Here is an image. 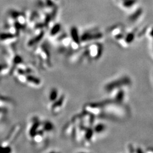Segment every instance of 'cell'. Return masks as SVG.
Wrapping results in <instances>:
<instances>
[{"instance_id":"8992f818","label":"cell","mask_w":153,"mask_h":153,"mask_svg":"<svg viewBox=\"0 0 153 153\" xmlns=\"http://www.w3.org/2000/svg\"><path fill=\"white\" fill-rule=\"evenodd\" d=\"M60 97L59 92L56 88H53L51 90L48 95V101L51 104L55 102Z\"/></svg>"},{"instance_id":"7a4b0ae2","label":"cell","mask_w":153,"mask_h":153,"mask_svg":"<svg viewBox=\"0 0 153 153\" xmlns=\"http://www.w3.org/2000/svg\"><path fill=\"white\" fill-rule=\"evenodd\" d=\"M88 55L91 59H99L102 55V47L99 44H93L90 45L89 47L86 50Z\"/></svg>"},{"instance_id":"5b68a950","label":"cell","mask_w":153,"mask_h":153,"mask_svg":"<svg viewBox=\"0 0 153 153\" xmlns=\"http://www.w3.org/2000/svg\"><path fill=\"white\" fill-rule=\"evenodd\" d=\"M113 92H115V94L114 95V100L117 103H120L121 104L123 102H124V101L125 100V92L124 91V90L121 89H119L116 90Z\"/></svg>"},{"instance_id":"9c48e42d","label":"cell","mask_w":153,"mask_h":153,"mask_svg":"<svg viewBox=\"0 0 153 153\" xmlns=\"http://www.w3.org/2000/svg\"><path fill=\"white\" fill-rule=\"evenodd\" d=\"M134 34L133 33L131 32V33L129 34L128 35L127 38H125V43L127 44V45L132 43L133 40H134Z\"/></svg>"},{"instance_id":"52a82bcc","label":"cell","mask_w":153,"mask_h":153,"mask_svg":"<svg viewBox=\"0 0 153 153\" xmlns=\"http://www.w3.org/2000/svg\"><path fill=\"white\" fill-rule=\"evenodd\" d=\"M41 129L45 133H50L54 129L53 124L49 121H41Z\"/></svg>"},{"instance_id":"6da1fadb","label":"cell","mask_w":153,"mask_h":153,"mask_svg":"<svg viewBox=\"0 0 153 153\" xmlns=\"http://www.w3.org/2000/svg\"><path fill=\"white\" fill-rule=\"evenodd\" d=\"M131 84V80L128 76H123L107 83L104 89L108 92H112L116 90L121 89Z\"/></svg>"},{"instance_id":"ba28073f","label":"cell","mask_w":153,"mask_h":153,"mask_svg":"<svg viewBox=\"0 0 153 153\" xmlns=\"http://www.w3.org/2000/svg\"><path fill=\"white\" fill-rule=\"evenodd\" d=\"M95 134H101L105 132L106 129V125L103 123H98L92 128Z\"/></svg>"},{"instance_id":"277c9868","label":"cell","mask_w":153,"mask_h":153,"mask_svg":"<svg viewBox=\"0 0 153 153\" xmlns=\"http://www.w3.org/2000/svg\"><path fill=\"white\" fill-rule=\"evenodd\" d=\"M28 85L33 87L37 88L41 85V80L32 73L27 74L26 75L25 83Z\"/></svg>"},{"instance_id":"3957f363","label":"cell","mask_w":153,"mask_h":153,"mask_svg":"<svg viewBox=\"0 0 153 153\" xmlns=\"http://www.w3.org/2000/svg\"><path fill=\"white\" fill-rule=\"evenodd\" d=\"M65 99V96L61 95L55 102L51 104V111L53 114L56 115L60 112L64 106Z\"/></svg>"}]
</instances>
